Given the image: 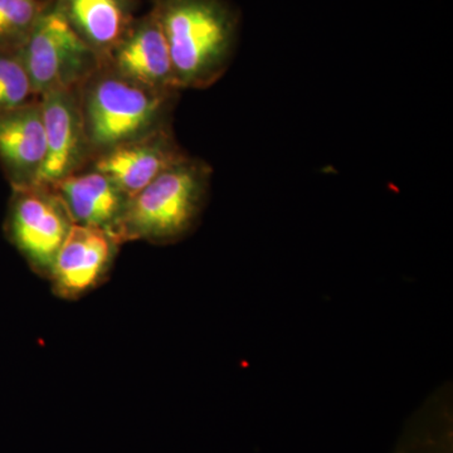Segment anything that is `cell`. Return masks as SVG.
<instances>
[{"label":"cell","mask_w":453,"mask_h":453,"mask_svg":"<svg viewBox=\"0 0 453 453\" xmlns=\"http://www.w3.org/2000/svg\"><path fill=\"white\" fill-rule=\"evenodd\" d=\"M168 42L179 89L211 88L234 59L240 14L226 0H159L154 9Z\"/></svg>","instance_id":"obj_1"},{"label":"cell","mask_w":453,"mask_h":453,"mask_svg":"<svg viewBox=\"0 0 453 453\" xmlns=\"http://www.w3.org/2000/svg\"><path fill=\"white\" fill-rule=\"evenodd\" d=\"M83 125L89 153L144 138L170 127L177 89H155L103 65L80 86Z\"/></svg>","instance_id":"obj_2"},{"label":"cell","mask_w":453,"mask_h":453,"mask_svg":"<svg viewBox=\"0 0 453 453\" xmlns=\"http://www.w3.org/2000/svg\"><path fill=\"white\" fill-rule=\"evenodd\" d=\"M211 168L190 157L170 166L129 199L116 240L179 242L195 231L210 195Z\"/></svg>","instance_id":"obj_3"},{"label":"cell","mask_w":453,"mask_h":453,"mask_svg":"<svg viewBox=\"0 0 453 453\" xmlns=\"http://www.w3.org/2000/svg\"><path fill=\"white\" fill-rule=\"evenodd\" d=\"M17 52L40 97L56 89L80 88L101 65L58 7L41 14Z\"/></svg>","instance_id":"obj_4"},{"label":"cell","mask_w":453,"mask_h":453,"mask_svg":"<svg viewBox=\"0 0 453 453\" xmlns=\"http://www.w3.org/2000/svg\"><path fill=\"white\" fill-rule=\"evenodd\" d=\"M5 234L33 273L49 280L57 255L73 226L64 202L50 187L16 188Z\"/></svg>","instance_id":"obj_5"},{"label":"cell","mask_w":453,"mask_h":453,"mask_svg":"<svg viewBox=\"0 0 453 453\" xmlns=\"http://www.w3.org/2000/svg\"><path fill=\"white\" fill-rule=\"evenodd\" d=\"M77 88L56 89L41 96L46 157L33 186H56L77 173L91 154Z\"/></svg>","instance_id":"obj_6"},{"label":"cell","mask_w":453,"mask_h":453,"mask_svg":"<svg viewBox=\"0 0 453 453\" xmlns=\"http://www.w3.org/2000/svg\"><path fill=\"white\" fill-rule=\"evenodd\" d=\"M119 244L103 229L71 226L49 279L55 295L79 300L103 285L113 266Z\"/></svg>","instance_id":"obj_7"},{"label":"cell","mask_w":453,"mask_h":453,"mask_svg":"<svg viewBox=\"0 0 453 453\" xmlns=\"http://www.w3.org/2000/svg\"><path fill=\"white\" fill-rule=\"evenodd\" d=\"M170 127L97 155L95 170L103 173L125 196L133 198L163 172L186 159Z\"/></svg>","instance_id":"obj_8"},{"label":"cell","mask_w":453,"mask_h":453,"mask_svg":"<svg viewBox=\"0 0 453 453\" xmlns=\"http://www.w3.org/2000/svg\"><path fill=\"white\" fill-rule=\"evenodd\" d=\"M107 61L112 71L131 81L155 89L179 91L168 42L154 11L139 25L131 27Z\"/></svg>","instance_id":"obj_9"},{"label":"cell","mask_w":453,"mask_h":453,"mask_svg":"<svg viewBox=\"0 0 453 453\" xmlns=\"http://www.w3.org/2000/svg\"><path fill=\"white\" fill-rule=\"evenodd\" d=\"M46 157L40 101L0 116V162L13 189L32 187Z\"/></svg>","instance_id":"obj_10"},{"label":"cell","mask_w":453,"mask_h":453,"mask_svg":"<svg viewBox=\"0 0 453 453\" xmlns=\"http://www.w3.org/2000/svg\"><path fill=\"white\" fill-rule=\"evenodd\" d=\"M73 225L94 226L115 237L129 196L97 170L74 173L52 187ZM118 241V240H116Z\"/></svg>","instance_id":"obj_11"},{"label":"cell","mask_w":453,"mask_h":453,"mask_svg":"<svg viewBox=\"0 0 453 453\" xmlns=\"http://www.w3.org/2000/svg\"><path fill=\"white\" fill-rule=\"evenodd\" d=\"M58 8L101 65L133 27L127 0H62Z\"/></svg>","instance_id":"obj_12"},{"label":"cell","mask_w":453,"mask_h":453,"mask_svg":"<svg viewBox=\"0 0 453 453\" xmlns=\"http://www.w3.org/2000/svg\"><path fill=\"white\" fill-rule=\"evenodd\" d=\"M42 13L38 0H0V50H19Z\"/></svg>","instance_id":"obj_13"},{"label":"cell","mask_w":453,"mask_h":453,"mask_svg":"<svg viewBox=\"0 0 453 453\" xmlns=\"http://www.w3.org/2000/svg\"><path fill=\"white\" fill-rule=\"evenodd\" d=\"M35 96L18 52L0 50V116L14 111Z\"/></svg>","instance_id":"obj_14"},{"label":"cell","mask_w":453,"mask_h":453,"mask_svg":"<svg viewBox=\"0 0 453 453\" xmlns=\"http://www.w3.org/2000/svg\"><path fill=\"white\" fill-rule=\"evenodd\" d=\"M425 436L422 428L417 426L407 434L396 453H449V436H441V429L437 428L436 436L431 437V428L425 427Z\"/></svg>","instance_id":"obj_15"}]
</instances>
